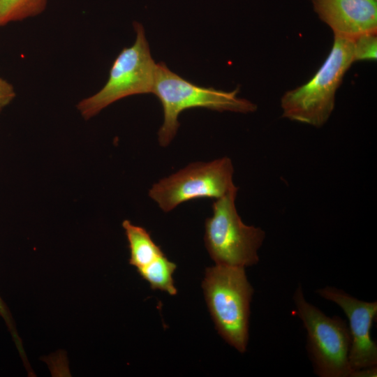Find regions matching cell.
<instances>
[{
    "instance_id": "1",
    "label": "cell",
    "mask_w": 377,
    "mask_h": 377,
    "mask_svg": "<svg viewBox=\"0 0 377 377\" xmlns=\"http://www.w3.org/2000/svg\"><path fill=\"white\" fill-rule=\"evenodd\" d=\"M238 89L225 91L197 85L170 70L163 62L156 64L151 94L159 100L163 110V122L158 132V142L167 147L175 137L180 113L194 108L216 111L249 113L257 106L237 96Z\"/></svg>"
},
{
    "instance_id": "2",
    "label": "cell",
    "mask_w": 377,
    "mask_h": 377,
    "mask_svg": "<svg viewBox=\"0 0 377 377\" xmlns=\"http://www.w3.org/2000/svg\"><path fill=\"white\" fill-rule=\"evenodd\" d=\"M202 287L218 333L239 353H244L254 292L244 267L221 265L207 267Z\"/></svg>"
},
{
    "instance_id": "3",
    "label": "cell",
    "mask_w": 377,
    "mask_h": 377,
    "mask_svg": "<svg viewBox=\"0 0 377 377\" xmlns=\"http://www.w3.org/2000/svg\"><path fill=\"white\" fill-rule=\"evenodd\" d=\"M354 61L353 40L334 36L330 52L313 77L281 97L282 116L317 128L323 126L334 108L343 76Z\"/></svg>"
},
{
    "instance_id": "4",
    "label": "cell",
    "mask_w": 377,
    "mask_h": 377,
    "mask_svg": "<svg viewBox=\"0 0 377 377\" xmlns=\"http://www.w3.org/2000/svg\"><path fill=\"white\" fill-rule=\"evenodd\" d=\"M237 191L214 201L213 214L205 223L204 241L216 265L245 268L258 263L265 232L243 223L235 205Z\"/></svg>"
},
{
    "instance_id": "5",
    "label": "cell",
    "mask_w": 377,
    "mask_h": 377,
    "mask_svg": "<svg viewBox=\"0 0 377 377\" xmlns=\"http://www.w3.org/2000/svg\"><path fill=\"white\" fill-rule=\"evenodd\" d=\"M296 313L307 332L306 349L314 372L320 377H348L351 335L348 325L339 316H327L306 302L299 286L293 295Z\"/></svg>"
},
{
    "instance_id": "6",
    "label": "cell",
    "mask_w": 377,
    "mask_h": 377,
    "mask_svg": "<svg viewBox=\"0 0 377 377\" xmlns=\"http://www.w3.org/2000/svg\"><path fill=\"white\" fill-rule=\"evenodd\" d=\"M134 43L124 47L113 61L108 79L101 90L77 105L87 120L112 103L125 97L151 94L156 64L154 62L142 24L135 22Z\"/></svg>"
},
{
    "instance_id": "7",
    "label": "cell",
    "mask_w": 377,
    "mask_h": 377,
    "mask_svg": "<svg viewBox=\"0 0 377 377\" xmlns=\"http://www.w3.org/2000/svg\"><path fill=\"white\" fill-rule=\"evenodd\" d=\"M233 174V164L227 156L191 163L154 183L148 194L163 212H169L187 201L206 198L216 200L238 190Z\"/></svg>"
},
{
    "instance_id": "8",
    "label": "cell",
    "mask_w": 377,
    "mask_h": 377,
    "mask_svg": "<svg viewBox=\"0 0 377 377\" xmlns=\"http://www.w3.org/2000/svg\"><path fill=\"white\" fill-rule=\"evenodd\" d=\"M316 293L337 304L348 318L351 335L349 362L353 373L376 366L377 346L371 337L372 323L377 314L376 301H362L343 290L330 286L318 289Z\"/></svg>"
},
{
    "instance_id": "9",
    "label": "cell",
    "mask_w": 377,
    "mask_h": 377,
    "mask_svg": "<svg viewBox=\"0 0 377 377\" xmlns=\"http://www.w3.org/2000/svg\"><path fill=\"white\" fill-rule=\"evenodd\" d=\"M320 19L334 36L355 39L377 30L376 0H312Z\"/></svg>"
},
{
    "instance_id": "10",
    "label": "cell",
    "mask_w": 377,
    "mask_h": 377,
    "mask_svg": "<svg viewBox=\"0 0 377 377\" xmlns=\"http://www.w3.org/2000/svg\"><path fill=\"white\" fill-rule=\"evenodd\" d=\"M122 227L128 242L129 263L137 269L149 265L164 254L145 228L134 225L127 219L122 222Z\"/></svg>"
},
{
    "instance_id": "11",
    "label": "cell",
    "mask_w": 377,
    "mask_h": 377,
    "mask_svg": "<svg viewBox=\"0 0 377 377\" xmlns=\"http://www.w3.org/2000/svg\"><path fill=\"white\" fill-rule=\"evenodd\" d=\"M176 265L163 254L149 265L137 269L142 278L146 280L153 290H160L170 295L177 294L172 274Z\"/></svg>"
},
{
    "instance_id": "12",
    "label": "cell",
    "mask_w": 377,
    "mask_h": 377,
    "mask_svg": "<svg viewBox=\"0 0 377 377\" xmlns=\"http://www.w3.org/2000/svg\"><path fill=\"white\" fill-rule=\"evenodd\" d=\"M46 4L47 0H0V27L36 16Z\"/></svg>"
},
{
    "instance_id": "13",
    "label": "cell",
    "mask_w": 377,
    "mask_h": 377,
    "mask_svg": "<svg viewBox=\"0 0 377 377\" xmlns=\"http://www.w3.org/2000/svg\"><path fill=\"white\" fill-rule=\"evenodd\" d=\"M353 52L355 61L376 59V33L366 34L353 39Z\"/></svg>"
},
{
    "instance_id": "14",
    "label": "cell",
    "mask_w": 377,
    "mask_h": 377,
    "mask_svg": "<svg viewBox=\"0 0 377 377\" xmlns=\"http://www.w3.org/2000/svg\"><path fill=\"white\" fill-rule=\"evenodd\" d=\"M0 316L2 317V318L4 320L5 323H6L14 339L15 343L17 346L18 350L20 351V355H22V357H24V352L22 348L21 341L16 332L15 327L13 321V318L10 315V313L7 306L6 305L5 302L3 301L1 297H0Z\"/></svg>"
},
{
    "instance_id": "15",
    "label": "cell",
    "mask_w": 377,
    "mask_h": 377,
    "mask_svg": "<svg viewBox=\"0 0 377 377\" xmlns=\"http://www.w3.org/2000/svg\"><path fill=\"white\" fill-rule=\"evenodd\" d=\"M15 97L12 84L0 77V112Z\"/></svg>"
}]
</instances>
